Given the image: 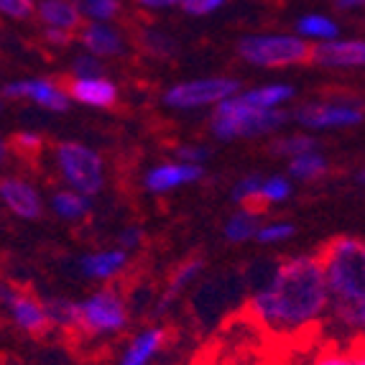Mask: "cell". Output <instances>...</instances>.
<instances>
[{
  "mask_svg": "<svg viewBox=\"0 0 365 365\" xmlns=\"http://www.w3.org/2000/svg\"><path fill=\"white\" fill-rule=\"evenodd\" d=\"M248 314L276 340L304 342L329 322V289L319 256L281 261L248 302Z\"/></svg>",
  "mask_w": 365,
  "mask_h": 365,
  "instance_id": "obj_1",
  "label": "cell"
},
{
  "mask_svg": "<svg viewBox=\"0 0 365 365\" xmlns=\"http://www.w3.org/2000/svg\"><path fill=\"white\" fill-rule=\"evenodd\" d=\"M319 258L329 289V329L337 340H365V240L335 237Z\"/></svg>",
  "mask_w": 365,
  "mask_h": 365,
  "instance_id": "obj_2",
  "label": "cell"
},
{
  "mask_svg": "<svg viewBox=\"0 0 365 365\" xmlns=\"http://www.w3.org/2000/svg\"><path fill=\"white\" fill-rule=\"evenodd\" d=\"M289 120L287 110H261L245 103L243 92H237L225 103H220L212 113V133L220 140L253 138L279 130Z\"/></svg>",
  "mask_w": 365,
  "mask_h": 365,
  "instance_id": "obj_3",
  "label": "cell"
},
{
  "mask_svg": "<svg viewBox=\"0 0 365 365\" xmlns=\"http://www.w3.org/2000/svg\"><path fill=\"white\" fill-rule=\"evenodd\" d=\"M237 54L253 67H289L309 59L312 49L297 34H253L237 41Z\"/></svg>",
  "mask_w": 365,
  "mask_h": 365,
  "instance_id": "obj_4",
  "label": "cell"
},
{
  "mask_svg": "<svg viewBox=\"0 0 365 365\" xmlns=\"http://www.w3.org/2000/svg\"><path fill=\"white\" fill-rule=\"evenodd\" d=\"M128 324V304L115 289H98L79 302V332L87 337H113Z\"/></svg>",
  "mask_w": 365,
  "mask_h": 365,
  "instance_id": "obj_5",
  "label": "cell"
},
{
  "mask_svg": "<svg viewBox=\"0 0 365 365\" xmlns=\"http://www.w3.org/2000/svg\"><path fill=\"white\" fill-rule=\"evenodd\" d=\"M56 166H59L61 179L69 184V189L82 192V195L92 197L103 189L105 171H103V158L92 148L74 143V140H64L56 146Z\"/></svg>",
  "mask_w": 365,
  "mask_h": 365,
  "instance_id": "obj_6",
  "label": "cell"
},
{
  "mask_svg": "<svg viewBox=\"0 0 365 365\" xmlns=\"http://www.w3.org/2000/svg\"><path fill=\"white\" fill-rule=\"evenodd\" d=\"M240 92V82L232 77H202L179 82L164 92V105L174 110H197V108H217L227 98Z\"/></svg>",
  "mask_w": 365,
  "mask_h": 365,
  "instance_id": "obj_7",
  "label": "cell"
},
{
  "mask_svg": "<svg viewBox=\"0 0 365 365\" xmlns=\"http://www.w3.org/2000/svg\"><path fill=\"white\" fill-rule=\"evenodd\" d=\"M294 118L302 128L332 130L360 125L365 113L358 100H340V103H307L294 110Z\"/></svg>",
  "mask_w": 365,
  "mask_h": 365,
  "instance_id": "obj_8",
  "label": "cell"
},
{
  "mask_svg": "<svg viewBox=\"0 0 365 365\" xmlns=\"http://www.w3.org/2000/svg\"><path fill=\"white\" fill-rule=\"evenodd\" d=\"M3 307L8 312V319L19 332L29 337H38L51 329L49 309L46 302L29 292H19V289L3 287Z\"/></svg>",
  "mask_w": 365,
  "mask_h": 365,
  "instance_id": "obj_9",
  "label": "cell"
},
{
  "mask_svg": "<svg viewBox=\"0 0 365 365\" xmlns=\"http://www.w3.org/2000/svg\"><path fill=\"white\" fill-rule=\"evenodd\" d=\"M6 98H21L36 103L38 108H46L51 113H64L72 103L69 92H64L59 85L49 82V79H19V82H8L3 87Z\"/></svg>",
  "mask_w": 365,
  "mask_h": 365,
  "instance_id": "obj_10",
  "label": "cell"
},
{
  "mask_svg": "<svg viewBox=\"0 0 365 365\" xmlns=\"http://www.w3.org/2000/svg\"><path fill=\"white\" fill-rule=\"evenodd\" d=\"M299 365H365V340H324L312 347Z\"/></svg>",
  "mask_w": 365,
  "mask_h": 365,
  "instance_id": "obj_11",
  "label": "cell"
},
{
  "mask_svg": "<svg viewBox=\"0 0 365 365\" xmlns=\"http://www.w3.org/2000/svg\"><path fill=\"white\" fill-rule=\"evenodd\" d=\"M312 59L322 67L353 69L365 67V38H335L327 43H317Z\"/></svg>",
  "mask_w": 365,
  "mask_h": 365,
  "instance_id": "obj_12",
  "label": "cell"
},
{
  "mask_svg": "<svg viewBox=\"0 0 365 365\" xmlns=\"http://www.w3.org/2000/svg\"><path fill=\"white\" fill-rule=\"evenodd\" d=\"M205 177V169L200 164H184V161H169V164L153 166L146 174L143 184L153 195H166L171 189L187 187Z\"/></svg>",
  "mask_w": 365,
  "mask_h": 365,
  "instance_id": "obj_13",
  "label": "cell"
},
{
  "mask_svg": "<svg viewBox=\"0 0 365 365\" xmlns=\"http://www.w3.org/2000/svg\"><path fill=\"white\" fill-rule=\"evenodd\" d=\"M0 200L21 220H36L41 215V197H38V192L19 177H6L0 182Z\"/></svg>",
  "mask_w": 365,
  "mask_h": 365,
  "instance_id": "obj_14",
  "label": "cell"
},
{
  "mask_svg": "<svg viewBox=\"0 0 365 365\" xmlns=\"http://www.w3.org/2000/svg\"><path fill=\"white\" fill-rule=\"evenodd\" d=\"M128 266V250L110 248V250H95L79 258V271L90 281H113L125 271Z\"/></svg>",
  "mask_w": 365,
  "mask_h": 365,
  "instance_id": "obj_15",
  "label": "cell"
},
{
  "mask_svg": "<svg viewBox=\"0 0 365 365\" xmlns=\"http://www.w3.org/2000/svg\"><path fill=\"white\" fill-rule=\"evenodd\" d=\"M166 342V332L161 327H146L125 345L118 365H151Z\"/></svg>",
  "mask_w": 365,
  "mask_h": 365,
  "instance_id": "obj_16",
  "label": "cell"
},
{
  "mask_svg": "<svg viewBox=\"0 0 365 365\" xmlns=\"http://www.w3.org/2000/svg\"><path fill=\"white\" fill-rule=\"evenodd\" d=\"M69 98L77 100L79 105H87V108H110L118 100V87L108 77L72 79Z\"/></svg>",
  "mask_w": 365,
  "mask_h": 365,
  "instance_id": "obj_17",
  "label": "cell"
},
{
  "mask_svg": "<svg viewBox=\"0 0 365 365\" xmlns=\"http://www.w3.org/2000/svg\"><path fill=\"white\" fill-rule=\"evenodd\" d=\"M79 41L87 49V54L98 56V59L123 54V36L108 24H87L79 31Z\"/></svg>",
  "mask_w": 365,
  "mask_h": 365,
  "instance_id": "obj_18",
  "label": "cell"
},
{
  "mask_svg": "<svg viewBox=\"0 0 365 365\" xmlns=\"http://www.w3.org/2000/svg\"><path fill=\"white\" fill-rule=\"evenodd\" d=\"M36 13L46 29L74 31L82 24V13H79L77 3H72V0H41L36 6Z\"/></svg>",
  "mask_w": 365,
  "mask_h": 365,
  "instance_id": "obj_19",
  "label": "cell"
},
{
  "mask_svg": "<svg viewBox=\"0 0 365 365\" xmlns=\"http://www.w3.org/2000/svg\"><path fill=\"white\" fill-rule=\"evenodd\" d=\"M202 268H205V261H202V258H192V261L182 263V266L171 274L169 284H166L164 294H161V299H158V304H156V314H161V312L169 309V307L177 302L179 294H182L189 284H195L197 276L202 274Z\"/></svg>",
  "mask_w": 365,
  "mask_h": 365,
  "instance_id": "obj_20",
  "label": "cell"
},
{
  "mask_svg": "<svg viewBox=\"0 0 365 365\" xmlns=\"http://www.w3.org/2000/svg\"><path fill=\"white\" fill-rule=\"evenodd\" d=\"M297 36H302L304 41L309 38L317 43H327L340 36V26L335 19L322 16V13H307L297 21Z\"/></svg>",
  "mask_w": 365,
  "mask_h": 365,
  "instance_id": "obj_21",
  "label": "cell"
},
{
  "mask_svg": "<svg viewBox=\"0 0 365 365\" xmlns=\"http://www.w3.org/2000/svg\"><path fill=\"white\" fill-rule=\"evenodd\" d=\"M51 210L64 220H82L92 210V200L82 192L74 189H64L51 197Z\"/></svg>",
  "mask_w": 365,
  "mask_h": 365,
  "instance_id": "obj_22",
  "label": "cell"
},
{
  "mask_svg": "<svg viewBox=\"0 0 365 365\" xmlns=\"http://www.w3.org/2000/svg\"><path fill=\"white\" fill-rule=\"evenodd\" d=\"M245 103H250L253 108L261 110H279L284 103L294 98V87L292 85H266L256 87V90L243 92Z\"/></svg>",
  "mask_w": 365,
  "mask_h": 365,
  "instance_id": "obj_23",
  "label": "cell"
},
{
  "mask_svg": "<svg viewBox=\"0 0 365 365\" xmlns=\"http://www.w3.org/2000/svg\"><path fill=\"white\" fill-rule=\"evenodd\" d=\"M46 309H49L51 327L79 332V302L67 297H51L46 299Z\"/></svg>",
  "mask_w": 365,
  "mask_h": 365,
  "instance_id": "obj_24",
  "label": "cell"
},
{
  "mask_svg": "<svg viewBox=\"0 0 365 365\" xmlns=\"http://www.w3.org/2000/svg\"><path fill=\"white\" fill-rule=\"evenodd\" d=\"M324 171H327V158L319 151L302 153V156L289 161V177L297 182H312V179L322 177Z\"/></svg>",
  "mask_w": 365,
  "mask_h": 365,
  "instance_id": "obj_25",
  "label": "cell"
},
{
  "mask_svg": "<svg viewBox=\"0 0 365 365\" xmlns=\"http://www.w3.org/2000/svg\"><path fill=\"white\" fill-rule=\"evenodd\" d=\"M258 230V217L256 212H250V210H240L235 212L230 220L225 222V237L230 243H245V240H256Z\"/></svg>",
  "mask_w": 365,
  "mask_h": 365,
  "instance_id": "obj_26",
  "label": "cell"
},
{
  "mask_svg": "<svg viewBox=\"0 0 365 365\" xmlns=\"http://www.w3.org/2000/svg\"><path fill=\"white\" fill-rule=\"evenodd\" d=\"M82 13V19H90V24H108L120 13L118 0H74Z\"/></svg>",
  "mask_w": 365,
  "mask_h": 365,
  "instance_id": "obj_27",
  "label": "cell"
},
{
  "mask_svg": "<svg viewBox=\"0 0 365 365\" xmlns=\"http://www.w3.org/2000/svg\"><path fill=\"white\" fill-rule=\"evenodd\" d=\"M271 151L279 153V156H287L289 161L302 153H309V151H317V140L312 135H287V138H279L271 146Z\"/></svg>",
  "mask_w": 365,
  "mask_h": 365,
  "instance_id": "obj_28",
  "label": "cell"
},
{
  "mask_svg": "<svg viewBox=\"0 0 365 365\" xmlns=\"http://www.w3.org/2000/svg\"><path fill=\"white\" fill-rule=\"evenodd\" d=\"M289 197H292V182H289V177H281V174L266 177L261 202H266V205H279V202H287Z\"/></svg>",
  "mask_w": 365,
  "mask_h": 365,
  "instance_id": "obj_29",
  "label": "cell"
},
{
  "mask_svg": "<svg viewBox=\"0 0 365 365\" xmlns=\"http://www.w3.org/2000/svg\"><path fill=\"white\" fill-rule=\"evenodd\" d=\"M263 182H266V177H261V174H250V177L240 179V182L232 187V200L235 202H261Z\"/></svg>",
  "mask_w": 365,
  "mask_h": 365,
  "instance_id": "obj_30",
  "label": "cell"
},
{
  "mask_svg": "<svg viewBox=\"0 0 365 365\" xmlns=\"http://www.w3.org/2000/svg\"><path fill=\"white\" fill-rule=\"evenodd\" d=\"M292 235H294V225H292V222H266V225H261V230H258L256 243H261V245H279V243H287Z\"/></svg>",
  "mask_w": 365,
  "mask_h": 365,
  "instance_id": "obj_31",
  "label": "cell"
},
{
  "mask_svg": "<svg viewBox=\"0 0 365 365\" xmlns=\"http://www.w3.org/2000/svg\"><path fill=\"white\" fill-rule=\"evenodd\" d=\"M74 79H92V77H105L103 74V61L92 54H82L74 59L72 64Z\"/></svg>",
  "mask_w": 365,
  "mask_h": 365,
  "instance_id": "obj_32",
  "label": "cell"
},
{
  "mask_svg": "<svg viewBox=\"0 0 365 365\" xmlns=\"http://www.w3.org/2000/svg\"><path fill=\"white\" fill-rule=\"evenodd\" d=\"M143 46L151 51L153 56H169L174 54V41L161 31H146L143 34Z\"/></svg>",
  "mask_w": 365,
  "mask_h": 365,
  "instance_id": "obj_33",
  "label": "cell"
},
{
  "mask_svg": "<svg viewBox=\"0 0 365 365\" xmlns=\"http://www.w3.org/2000/svg\"><path fill=\"white\" fill-rule=\"evenodd\" d=\"M0 11L6 13L8 19H29L31 13L36 11L34 0H0Z\"/></svg>",
  "mask_w": 365,
  "mask_h": 365,
  "instance_id": "obj_34",
  "label": "cell"
},
{
  "mask_svg": "<svg viewBox=\"0 0 365 365\" xmlns=\"http://www.w3.org/2000/svg\"><path fill=\"white\" fill-rule=\"evenodd\" d=\"M174 156H177V161H184V164L202 166V161H207L210 148L207 146H179L177 151H174Z\"/></svg>",
  "mask_w": 365,
  "mask_h": 365,
  "instance_id": "obj_35",
  "label": "cell"
},
{
  "mask_svg": "<svg viewBox=\"0 0 365 365\" xmlns=\"http://www.w3.org/2000/svg\"><path fill=\"white\" fill-rule=\"evenodd\" d=\"M225 6V0H184V13L189 16H210L212 11Z\"/></svg>",
  "mask_w": 365,
  "mask_h": 365,
  "instance_id": "obj_36",
  "label": "cell"
},
{
  "mask_svg": "<svg viewBox=\"0 0 365 365\" xmlns=\"http://www.w3.org/2000/svg\"><path fill=\"white\" fill-rule=\"evenodd\" d=\"M140 240H143V230H140L138 225L123 227L120 235H118V248L133 250V248H138V245H140Z\"/></svg>",
  "mask_w": 365,
  "mask_h": 365,
  "instance_id": "obj_37",
  "label": "cell"
},
{
  "mask_svg": "<svg viewBox=\"0 0 365 365\" xmlns=\"http://www.w3.org/2000/svg\"><path fill=\"white\" fill-rule=\"evenodd\" d=\"M16 148L24 153H36L38 146H41V138L36 133H31V130H24V133H16Z\"/></svg>",
  "mask_w": 365,
  "mask_h": 365,
  "instance_id": "obj_38",
  "label": "cell"
},
{
  "mask_svg": "<svg viewBox=\"0 0 365 365\" xmlns=\"http://www.w3.org/2000/svg\"><path fill=\"white\" fill-rule=\"evenodd\" d=\"M138 6L148 8V11H164V8H177L184 6V0H135Z\"/></svg>",
  "mask_w": 365,
  "mask_h": 365,
  "instance_id": "obj_39",
  "label": "cell"
},
{
  "mask_svg": "<svg viewBox=\"0 0 365 365\" xmlns=\"http://www.w3.org/2000/svg\"><path fill=\"white\" fill-rule=\"evenodd\" d=\"M43 36L49 38L51 43H59V46H64V43H69V38H72V31H64V29H46V31H43Z\"/></svg>",
  "mask_w": 365,
  "mask_h": 365,
  "instance_id": "obj_40",
  "label": "cell"
},
{
  "mask_svg": "<svg viewBox=\"0 0 365 365\" xmlns=\"http://www.w3.org/2000/svg\"><path fill=\"white\" fill-rule=\"evenodd\" d=\"M337 11H360L365 8V0H335Z\"/></svg>",
  "mask_w": 365,
  "mask_h": 365,
  "instance_id": "obj_41",
  "label": "cell"
},
{
  "mask_svg": "<svg viewBox=\"0 0 365 365\" xmlns=\"http://www.w3.org/2000/svg\"><path fill=\"white\" fill-rule=\"evenodd\" d=\"M355 179H358V184H363L365 187V169H360L358 174H355Z\"/></svg>",
  "mask_w": 365,
  "mask_h": 365,
  "instance_id": "obj_42",
  "label": "cell"
}]
</instances>
